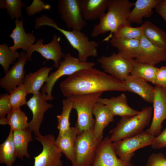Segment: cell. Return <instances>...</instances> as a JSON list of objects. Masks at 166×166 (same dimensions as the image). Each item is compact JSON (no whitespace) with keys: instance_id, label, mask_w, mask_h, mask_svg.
<instances>
[{"instance_id":"obj_21","label":"cell","mask_w":166,"mask_h":166,"mask_svg":"<svg viewBox=\"0 0 166 166\" xmlns=\"http://www.w3.org/2000/svg\"><path fill=\"white\" fill-rule=\"evenodd\" d=\"M95 117L93 133L96 139H103L104 129L114 121L113 115L110 109L103 104L97 102L93 111Z\"/></svg>"},{"instance_id":"obj_3","label":"cell","mask_w":166,"mask_h":166,"mask_svg":"<svg viewBox=\"0 0 166 166\" xmlns=\"http://www.w3.org/2000/svg\"><path fill=\"white\" fill-rule=\"evenodd\" d=\"M40 26H47L54 28L61 33L70 45L78 52V58L81 62H86L90 57L97 56V43L90 41L89 37L81 31L66 30L59 27L57 23L46 15H42L38 20Z\"/></svg>"},{"instance_id":"obj_34","label":"cell","mask_w":166,"mask_h":166,"mask_svg":"<svg viewBox=\"0 0 166 166\" xmlns=\"http://www.w3.org/2000/svg\"><path fill=\"white\" fill-rule=\"evenodd\" d=\"M25 6L21 0H0V9H6L7 14L13 20L22 18V9Z\"/></svg>"},{"instance_id":"obj_38","label":"cell","mask_w":166,"mask_h":166,"mask_svg":"<svg viewBox=\"0 0 166 166\" xmlns=\"http://www.w3.org/2000/svg\"><path fill=\"white\" fill-rule=\"evenodd\" d=\"M145 166H166V157L161 152L152 154L148 158Z\"/></svg>"},{"instance_id":"obj_32","label":"cell","mask_w":166,"mask_h":166,"mask_svg":"<svg viewBox=\"0 0 166 166\" xmlns=\"http://www.w3.org/2000/svg\"><path fill=\"white\" fill-rule=\"evenodd\" d=\"M62 103V113L57 116L58 121L57 128L59 131L58 135L63 134L70 127L69 118L71 112L73 109V103L70 99L68 98L63 99Z\"/></svg>"},{"instance_id":"obj_14","label":"cell","mask_w":166,"mask_h":166,"mask_svg":"<svg viewBox=\"0 0 166 166\" xmlns=\"http://www.w3.org/2000/svg\"><path fill=\"white\" fill-rule=\"evenodd\" d=\"M47 95L40 92L33 96L27 102L26 105L32 112V118L28 123V128L33 132L35 136L41 134L40 126L43 121L45 113L53 107L52 104L47 102Z\"/></svg>"},{"instance_id":"obj_5","label":"cell","mask_w":166,"mask_h":166,"mask_svg":"<svg viewBox=\"0 0 166 166\" xmlns=\"http://www.w3.org/2000/svg\"><path fill=\"white\" fill-rule=\"evenodd\" d=\"M102 93H95L67 97L73 103V109L76 111L77 120L75 127L78 134L82 132L93 130L95 119L93 111L94 106Z\"/></svg>"},{"instance_id":"obj_15","label":"cell","mask_w":166,"mask_h":166,"mask_svg":"<svg viewBox=\"0 0 166 166\" xmlns=\"http://www.w3.org/2000/svg\"><path fill=\"white\" fill-rule=\"evenodd\" d=\"M19 58L0 80V87L9 93L23 84L25 73L24 66L29 59L26 52H21Z\"/></svg>"},{"instance_id":"obj_13","label":"cell","mask_w":166,"mask_h":166,"mask_svg":"<svg viewBox=\"0 0 166 166\" xmlns=\"http://www.w3.org/2000/svg\"><path fill=\"white\" fill-rule=\"evenodd\" d=\"M153 104V117L149 128L145 131L155 136L161 132L162 124L166 120V91L155 85Z\"/></svg>"},{"instance_id":"obj_17","label":"cell","mask_w":166,"mask_h":166,"mask_svg":"<svg viewBox=\"0 0 166 166\" xmlns=\"http://www.w3.org/2000/svg\"><path fill=\"white\" fill-rule=\"evenodd\" d=\"M140 48L136 62L154 65L166 61V49L151 43L144 35L140 40Z\"/></svg>"},{"instance_id":"obj_22","label":"cell","mask_w":166,"mask_h":166,"mask_svg":"<svg viewBox=\"0 0 166 166\" xmlns=\"http://www.w3.org/2000/svg\"><path fill=\"white\" fill-rule=\"evenodd\" d=\"M77 135L76 128L70 127L63 134L58 135L55 140L57 148L72 164L75 161V145Z\"/></svg>"},{"instance_id":"obj_7","label":"cell","mask_w":166,"mask_h":166,"mask_svg":"<svg viewBox=\"0 0 166 166\" xmlns=\"http://www.w3.org/2000/svg\"><path fill=\"white\" fill-rule=\"evenodd\" d=\"M63 58L60 62L57 69L49 75L45 85L42 88V93L46 94L48 100L54 99L51 94L52 89L60 78L64 76H69L82 69L93 67L95 65L93 62H81L78 58L72 56L69 53H66Z\"/></svg>"},{"instance_id":"obj_23","label":"cell","mask_w":166,"mask_h":166,"mask_svg":"<svg viewBox=\"0 0 166 166\" xmlns=\"http://www.w3.org/2000/svg\"><path fill=\"white\" fill-rule=\"evenodd\" d=\"M110 0H80V7L84 19L92 21L99 19L107 9Z\"/></svg>"},{"instance_id":"obj_19","label":"cell","mask_w":166,"mask_h":166,"mask_svg":"<svg viewBox=\"0 0 166 166\" xmlns=\"http://www.w3.org/2000/svg\"><path fill=\"white\" fill-rule=\"evenodd\" d=\"M97 102L101 103L108 107L114 116H119L121 118L131 117L138 114L140 112L129 106L126 96L124 93L110 98L100 97Z\"/></svg>"},{"instance_id":"obj_16","label":"cell","mask_w":166,"mask_h":166,"mask_svg":"<svg viewBox=\"0 0 166 166\" xmlns=\"http://www.w3.org/2000/svg\"><path fill=\"white\" fill-rule=\"evenodd\" d=\"M92 166H133L120 159L116 154L108 136L103 140L98 148Z\"/></svg>"},{"instance_id":"obj_41","label":"cell","mask_w":166,"mask_h":166,"mask_svg":"<svg viewBox=\"0 0 166 166\" xmlns=\"http://www.w3.org/2000/svg\"><path fill=\"white\" fill-rule=\"evenodd\" d=\"M151 146L154 149L166 147V128L159 135L154 137Z\"/></svg>"},{"instance_id":"obj_8","label":"cell","mask_w":166,"mask_h":166,"mask_svg":"<svg viewBox=\"0 0 166 166\" xmlns=\"http://www.w3.org/2000/svg\"><path fill=\"white\" fill-rule=\"evenodd\" d=\"M154 137L144 131L136 136L112 143L113 147L120 159L129 163L135 155V151L151 145Z\"/></svg>"},{"instance_id":"obj_33","label":"cell","mask_w":166,"mask_h":166,"mask_svg":"<svg viewBox=\"0 0 166 166\" xmlns=\"http://www.w3.org/2000/svg\"><path fill=\"white\" fill-rule=\"evenodd\" d=\"M20 53L11 50L7 44L4 43L0 45V64L5 73L9 70L10 65L14 64L20 57Z\"/></svg>"},{"instance_id":"obj_43","label":"cell","mask_w":166,"mask_h":166,"mask_svg":"<svg viewBox=\"0 0 166 166\" xmlns=\"http://www.w3.org/2000/svg\"><path fill=\"white\" fill-rule=\"evenodd\" d=\"M0 124L2 125L7 124L6 118L5 117H0Z\"/></svg>"},{"instance_id":"obj_37","label":"cell","mask_w":166,"mask_h":166,"mask_svg":"<svg viewBox=\"0 0 166 166\" xmlns=\"http://www.w3.org/2000/svg\"><path fill=\"white\" fill-rule=\"evenodd\" d=\"M50 8V5L41 0H34L29 6L25 7L27 14L29 16H33L43 10H49Z\"/></svg>"},{"instance_id":"obj_2","label":"cell","mask_w":166,"mask_h":166,"mask_svg":"<svg viewBox=\"0 0 166 166\" xmlns=\"http://www.w3.org/2000/svg\"><path fill=\"white\" fill-rule=\"evenodd\" d=\"M134 3L128 0H110L107 11L99 18L97 24L94 25L91 33L93 37L110 32L103 41L110 40L113 34L121 27L131 26L128 18Z\"/></svg>"},{"instance_id":"obj_39","label":"cell","mask_w":166,"mask_h":166,"mask_svg":"<svg viewBox=\"0 0 166 166\" xmlns=\"http://www.w3.org/2000/svg\"><path fill=\"white\" fill-rule=\"evenodd\" d=\"M155 85L166 91V65L158 68L156 75Z\"/></svg>"},{"instance_id":"obj_31","label":"cell","mask_w":166,"mask_h":166,"mask_svg":"<svg viewBox=\"0 0 166 166\" xmlns=\"http://www.w3.org/2000/svg\"><path fill=\"white\" fill-rule=\"evenodd\" d=\"M7 124L13 131L22 130L28 128V117L20 108L13 109L7 114Z\"/></svg>"},{"instance_id":"obj_28","label":"cell","mask_w":166,"mask_h":166,"mask_svg":"<svg viewBox=\"0 0 166 166\" xmlns=\"http://www.w3.org/2000/svg\"><path fill=\"white\" fill-rule=\"evenodd\" d=\"M33 140L32 132L28 128L13 131V141L17 158L24 160L25 156L29 158L28 151L29 143Z\"/></svg>"},{"instance_id":"obj_18","label":"cell","mask_w":166,"mask_h":166,"mask_svg":"<svg viewBox=\"0 0 166 166\" xmlns=\"http://www.w3.org/2000/svg\"><path fill=\"white\" fill-rule=\"evenodd\" d=\"M15 27L9 37L13 41V45L10 49L13 51L21 49L26 52L30 47L34 44L36 37L31 32L26 33L23 26V19L15 20Z\"/></svg>"},{"instance_id":"obj_4","label":"cell","mask_w":166,"mask_h":166,"mask_svg":"<svg viewBox=\"0 0 166 166\" xmlns=\"http://www.w3.org/2000/svg\"><path fill=\"white\" fill-rule=\"evenodd\" d=\"M153 108H144L138 114L121 118L116 126L110 131L109 139L113 143L137 135L149 125L152 114Z\"/></svg>"},{"instance_id":"obj_36","label":"cell","mask_w":166,"mask_h":166,"mask_svg":"<svg viewBox=\"0 0 166 166\" xmlns=\"http://www.w3.org/2000/svg\"><path fill=\"white\" fill-rule=\"evenodd\" d=\"M142 26L133 27L131 26H124L114 33L112 36L116 38L127 39L140 40L143 36Z\"/></svg>"},{"instance_id":"obj_9","label":"cell","mask_w":166,"mask_h":166,"mask_svg":"<svg viewBox=\"0 0 166 166\" xmlns=\"http://www.w3.org/2000/svg\"><path fill=\"white\" fill-rule=\"evenodd\" d=\"M35 138L42 144V149L40 153L34 157V166H63L62 153L56 144L53 135L41 134Z\"/></svg>"},{"instance_id":"obj_6","label":"cell","mask_w":166,"mask_h":166,"mask_svg":"<svg viewBox=\"0 0 166 166\" xmlns=\"http://www.w3.org/2000/svg\"><path fill=\"white\" fill-rule=\"evenodd\" d=\"M103 139H96L93 130L78 134L75 143V159L72 166H92Z\"/></svg>"},{"instance_id":"obj_11","label":"cell","mask_w":166,"mask_h":166,"mask_svg":"<svg viewBox=\"0 0 166 166\" xmlns=\"http://www.w3.org/2000/svg\"><path fill=\"white\" fill-rule=\"evenodd\" d=\"M57 10L67 28L81 31L86 26L81 12L80 0H60Z\"/></svg>"},{"instance_id":"obj_24","label":"cell","mask_w":166,"mask_h":166,"mask_svg":"<svg viewBox=\"0 0 166 166\" xmlns=\"http://www.w3.org/2000/svg\"><path fill=\"white\" fill-rule=\"evenodd\" d=\"M53 68V67H43L34 72L30 73L25 76L23 84L28 94H35L40 93V89L44 83L46 82L49 73Z\"/></svg>"},{"instance_id":"obj_30","label":"cell","mask_w":166,"mask_h":166,"mask_svg":"<svg viewBox=\"0 0 166 166\" xmlns=\"http://www.w3.org/2000/svg\"><path fill=\"white\" fill-rule=\"evenodd\" d=\"M133 61V66L130 75L155 85L156 75L158 68L155 65Z\"/></svg>"},{"instance_id":"obj_1","label":"cell","mask_w":166,"mask_h":166,"mask_svg":"<svg viewBox=\"0 0 166 166\" xmlns=\"http://www.w3.org/2000/svg\"><path fill=\"white\" fill-rule=\"evenodd\" d=\"M67 97L108 91H126L124 82L93 67L79 70L60 84Z\"/></svg>"},{"instance_id":"obj_20","label":"cell","mask_w":166,"mask_h":166,"mask_svg":"<svg viewBox=\"0 0 166 166\" xmlns=\"http://www.w3.org/2000/svg\"><path fill=\"white\" fill-rule=\"evenodd\" d=\"M124 82L126 91L136 93L146 102L152 103L154 87L144 80L131 75L126 77Z\"/></svg>"},{"instance_id":"obj_40","label":"cell","mask_w":166,"mask_h":166,"mask_svg":"<svg viewBox=\"0 0 166 166\" xmlns=\"http://www.w3.org/2000/svg\"><path fill=\"white\" fill-rule=\"evenodd\" d=\"M9 96L7 93L0 95V117H5L12 109L9 104Z\"/></svg>"},{"instance_id":"obj_10","label":"cell","mask_w":166,"mask_h":166,"mask_svg":"<svg viewBox=\"0 0 166 166\" xmlns=\"http://www.w3.org/2000/svg\"><path fill=\"white\" fill-rule=\"evenodd\" d=\"M97 61L106 72L122 81L130 74L134 65L133 60L126 59L114 52L108 57L102 56Z\"/></svg>"},{"instance_id":"obj_26","label":"cell","mask_w":166,"mask_h":166,"mask_svg":"<svg viewBox=\"0 0 166 166\" xmlns=\"http://www.w3.org/2000/svg\"><path fill=\"white\" fill-rule=\"evenodd\" d=\"M161 0H137L129 14L128 20L131 23L141 24L144 18H149Z\"/></svg>"},{"instance_id":"obj_27","label":"cell","mask_w":166,"mask_h":166,"mask_svg":"<svg viewBox=\"0 0 166 166\" xmlns=\"http://www.w3.org/2000/svg\"><path fill=\"white\" fill-rule=\"evenodd\" d=\"M143 35L152 44L166 49V33L151 22L143 23Z\"/></svg>"},{"instance_id":"obj_12","label":"cell","mask_w":166,"mask_h":166,"mask_svg":"<svg viewBox=\"0 0 166 166\" xmlns=\"http://www.w3.org/2000/svg\"><path fill=\"white\" fill-rule=\"evenodd\" d=\"M61 38L56 34L53 36L52 41L44 44L43 39L38 40L36 43L31 45L26 52L29 61H31L33 53L36 51L47 60H51L54 61V67L58 68L59 63L64 58L65 54L62 52L60 42Z\"/></svg>"},{"instance_id":"obj_25","label":"cell","mask_w":166,"mask_h":166,"mask_svg":"<svg viewBox=\"0 0 166 166\" xmlns=\"http://www.w3.org/2000/svg\"><path fill=\"white\" fill-rule=\"evenodd\" d=\"M110 42L112 46L117 49V53L126 59L134 60L138 55L140 48L139 40L121 39L112 36Z\"/></svg>"},{"instance_id":"obj_29","label":"cell","mask_w":166,"mask_h":166,"mask_svg":"<svg viewBox=\"0 0 166 166\" xmlns=\"http://www.w3.org/2000/svg\"><path fill=\"white\" fill-rule=\"evenodd\" d=\"M16 158L13 131L10 129L6 139L0 145V163L12 166Z\"/></svg>"},{"instance_id":"obj_42","label":"cell","mask_w":166,"mask_h":166,"mask_svg":"<svg viewBox=\"0 0 166 166\" xmlns=\"http://www.w3.org/2000/svg\"><path fill=\"white\" fill-rule=\"evenodd\" d=\"M155 9L156 12L166 22V0H161Z\"/></svg>"},{"instance_id":"obj_35","label":"cell","mask_w":166,"mask_h":166,"mask_svg":"<svg viewBox=\"0 0 166 166\" xmlns=\"http://www.w3.org/2000/svg\"><path fill=\"white\" fill-rule=\"evenodd\" d=\"M9 93V101L12 109L20 108L26 105V97L28 93L23 84L18 86Z\"/></svg>"}]
</instances>
